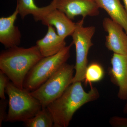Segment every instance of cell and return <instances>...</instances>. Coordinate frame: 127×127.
Here are the masks:
<instances>
[{
	"label": "cell",
	"instance_id": "obj_1",
	"mask_svg": "<svg viewBox=\"0 0 127 127\" xmlns=\"http://www.w3.org/2000/svg\"><path fill=\"white\" fill-rule=\"evenodd\" d=\"M81 82L72 83L61 96L46 107L53 119V127H68L76 111L99 98L97 89L92 87L89 92H86Z\"/></svg>",
	"mask_w": 127,
	"mask_h": 127
},
{
	"label": "cell",
	"instance_id": "obj_2",
	"mask_svg": "<svg viewBox=\"0 0 127 127\" xmlns=\"http://www.w3.org/2000/svg\"><path fill=\"white\" fill-rule=\"evenodd\" d=\"M43 58L37 46L28 48H7L0 54V70L17 87L23 88L24 80L32 68Z\"/></svg>",
	"mask_w": 127,
	"mask_h": 127
},
{
	"label": "cell",
	"instance_id": "obj_3",
	"mask_svg": "<svg viewBox=\"0 0 127 127\" xmlns=\"http://www.w3.org/2000/svg\"><path fill=\"white\" fill-rule=\"evenodd\" d=\"M5 92L9 98L6 122H24L35 116L42 108L39 100L31 92L17 87L11 82L7 83Z\"/></svg>",
	"mask_w": 127,
	"mask_h": 127
},
{
	"label": "cell",
	"instance_id": "obj_4",
	"mask_svg": "<svg viewBox=\"0 0 127 127\" xmlns=\"http://www.w3.org/2000/svg\"><path fill=\"white\" fill-rule=\"evenodd\" d=\"M72 44L66 46L56 55L40 60L28 73L23 88L30 92L35 91L56 72L70 58Z\"/></svg>",
	"mask_w": 127,
	"mask_h": 127
},
{
	"label": "cell",
	"instance_id": "obj_5",
	"mask_svg": "<svg viewBox=\"0 0 127 127\" xmlns=\"http://www.w3.org/2000/svg\"><path fill=\"white\" fill-rule=\"evenodd\" d=\"M75 66L66 63L35 91L32 95L40 103L42 108L61 96L72 83Z\"/></svg>",
	"mask_w": 127,
	"mask_h": 127
},
{
	"label": "cell",
	"instance_id": "obj_6",
	"mask_svg": "<svg viewBox=\"0 0 127 127\" xmlns=\"http://www.w3.org/2000/svg\"><path fill=\"white\" fill-rule=\"evenodd\" d=\"M84 19L82 18L76 23L75 31L71 36L76 52L75 73L72 83L84 81L88 63V55L93 45L92 40L95 33V28L92 26L84 27Z\"/></svg>",
	"mask_w": 127,
	"mask_h": 127
},
{
	"label": "cell",
	"instance_id": "obj_7",
	"mask_svg": "<svg viewBox=\"0 0 127 127\" xmlns=\"http://www.w3.org/2000/svg\"><path fill=\"white\" fill-rule=\"evenodd\" d=\"M56 8L71 20L77 16L84 19L99 14V7L95 0H56Z\"/></svg>",
	"mask_w": 127,
	"mask_h": 127
},
{
	"label": "cell",
	"instance_id": "obj_8",
	"mask_svg": "<svg viewBox=\"0 0 127 127\" xmlns=\"http://www.w3.org/2000/svg\"><path fill=\"white\" fill-rule=\"evenodd\" d=\"M103 26L108 33L105 45L108 49L114 53L127 54V34L120 25L111 18H104Z\"/></svg>",
	"mask_w": 127,
	"mask_h": 127
},
{
	"label": "cell",
	"instance_id": "obj_9",
	"mask_svg": "<svg viewBox=\"0 0 127 127\" xmlns=\"http://www.w3.org/2000/svg\"><path fill=\"white\" fill-rule=\"evenodd\" d=\"M108 69L111 81L119 87L118 97L127 101V54L114 53Z\"/></svg>",
	"mask_w": 127,
	"mask_h": 127
},
{
	"label": "cell",
	"instance_id": "obj_10",
	"mask_svg": "<svg viewBox=\"0 0 127 127\" xmlns=\"http://www.w3.org/2000/svg\"><path fill=\"white\" fill-rule=\"evenodd\" d=\"M18 15L16 7L11 15L0 18V42L6 48L18 46L20 44L21 34L18 27L14 25Z\"/></svg>",
	"mask_w": 127,
	"mask_h": 127
},
{
	"label": "cell",
	"instance_id": "obj_11",
	"mask_svg": "<svg viewBox=\"0 0 127 127\" xmlns=\"http://www.w3.org/2000/svg\"><path fill=\"white\" fill-rule=\"evenodd\" d=\"M41 21L43 25L54 26L58 34L65 39L67 37L72 35L76 28V23L56 8L47 12Z\"/></svg>",
	"mask_w": 127,
	"mask_h": 127
},
{
	"label": "cell",
	"instance_id": "obj_12",
	"mask_svg": "<svg viewBox=\"0 0 127 127\" xmlns=\"http://www.w3.org/2000/svg\"><path fill=\"white\" fill-rule=\"evenodd\" d=\"M36 45L45 57L56 55L66 46V43L65 39L59 36L54 27L48 26L45 35L37 41Z\"/></svg>",
	"mask_w": 127,
	"mask_h": 127
},
{
	"label": "cell",
	"instance_id": "obj_13",
	"mask_svg": "<svg viewBox=\"0 0 127 127\" xmlns=\"http://www.w3.org/2000/svg\"><path fill=\"white\" fill-rule=\"evenodd\" d=\"M99 8L104 9L114 21L127 34V12L120 0H95Z\"/></svg>",
	"mask_w": 127,
	"mask_h": 127
},
{
	"label": "cell",
	"instance_id": "obj_14",
	"mask_svg": "<svg viewBox=\"0 0 127 127\" xmlns=\"http://www.w3.org/2000/svg\"><path fill=\"white\" fill-rule=\"evenodd\" d=\"M56 0H53L50 4L45 7H39L34 0H17L16 7L21 18L24 19L27 16L31 15L36 21H41L47 12L56 8Z\"/></svg>",
	"mask_w": 127,
	"mask_h": 127
},
{
	"label": "cell",
	"instance_id": "obj_15",
	"mask_svg": "<svg viewBox=\"0 0 127 127\" xmlns=\"http://www.w3.org/2000/svg\"><path fill=\"white\" fill-rule=\"evenodd\" d=\"M27 127H53L52 116L47 108H43L35 116L24 122Z\"/></svg>",
	"mask_w": 127,
	"mask_h": 127
},
{
	"label": "cell",
	"instance_id": "obj_16",
	"mask_svg": "<svg viewBox=\"0 0 127 127\" xmlns=\"http://www.w3.org/2000/svg\"><path fill=\"white\" fill-rule=\"evenodd\" d=\"M104 76V70L102 66L96 63H92L87 67L84 81L86 84L100 81Z\"/></svg>",
	"mask_w": 127,
	"mask_h": 127
},
{
	"label": "cell",
	"instance_id": "obj_17",
	"mask_svg": "<svg viewBox=\"0 0 127 127\" xmlns=\"http://www.w3.org/2000/svg\"><path fill=\"white\" fill-rule=\"evenodd\" d=\"M9 80L10 79L7 76L0 71V97L1 99H6L5 92Z\"/></svg>",
	"mask_w": 127,
	"mask_h": 127
},
{
	"label": "cell",
	"instance_id": "obj_18",
	"mask_svg": "<svg viewBox=\"0 0 127 127\" xmlns=\"http://www.w3.org/2000/svg\"><path fill=\"white\" fill-rule=\"evenodd\" d=\"M111 126L114 127H127V118L114 116L109 120Z\"/></svg>",
	"mask_w": 127,
	"mask_h": 127
},
{
	"label": "cell",
	"instance_id": "obj_19",
	"mask_svg": "<svg viewBox=\"0 0 127 127\" xmlns=\"http://www.w3.org/2000/svg\"><path fill=\"white\" fill-rule=\"evenodd\" d=\"M7 102L6 99L0 101V127H1L2 122L5 121L7 114L6 113Z\"/></svg>",
	"mask_w": 127,
	"mask_h": 127
},
{
	"label": "cell",
	"instance_id": "obj_20",
	"mask_svg": "<svg viewBox=\"0 0 127 127\" xmlns=\"http://www.w3.org/2000/svg\"><path fill=\"white\" fill-rule=\"evenodd\" d=\"M123 112L124 113H127V101L124 108Z\"/></svg>",
	"mask_w": 127,
	"mask_h": 127
},
{
	"label": "cell",
	"instance_id": "obj_21",
	"mask_svg": "<svg viewBox=\"0 0 127 127\" xmlns=\"http://www.w3.org/2000/svg\"><path fill=\"white\" fill-rule=\"evenodd\" d=\"M124 3V5H125V8L126 10V11L127 12V0H123Z\"/></svg>",
	"mask_w": 127,
	"mask_h": 127
}]
</instances>
